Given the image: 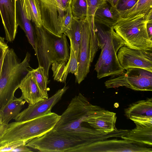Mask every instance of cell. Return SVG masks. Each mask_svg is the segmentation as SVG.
Wrapping results in <instances>:
<instances>
[{
	"instance_id": "obj_27",
	"label": "cell",
	"mask_w": 152,
	"mask_h": 152,
	"mask_svg": "<svg viewBox=\"0 0 152 152\" xmlns=\"http://www.w3.org/2000/svg\"><path fill=\"white\" fill-rule=\"evenodd\" d=\"M70 4L74 18L80 20L86 17L87 6L86 0H71Z\"/></svg>"
},
{
	"instance_id": "obj_11",
	"label": "cell",
	"mask_w": 152,
	"mask_h": 152,
	"mask_svg": "<svg viewBox=\"0 0 152 152\" xmlns=\"http://www.w3.org/2000/svg\"><path fill=\"white\" fill-rule=\"evenodd\" d=\"M117 56L124 70L137 67L152 72V50L133 49L124 45L119 49Z\"/></svg>"
},
{
	"instance_id": "obj_32",
	"label": "cell",
	"mask_w": 152,
	"mask_h": 152,
	"mask_svg": "<svg viewBox=\"0 0 152 152\" xmlns=\"http://www.w3.org/2000/svg\"><path fill=\"white\" fill-rule=\"evenodd\" d=\"M129 119L136 125L152 127V117H131Z\"/></svg>"
},
{
	"instance_id": "obj_8",
	"label": "cell",
	"mask_w": 152,
	"mask_h": 152,
	"mask_svg": "<svg viewBox=\"0 0 152 152\" xmlns=\"http://www.w3.org/2000/svg\"><path fill=\"white\" fill-rule=\"evenodd\" d=\"M85 143L53 129L41 137L30 140L26 145L42 152H67L71 148Z\"/></svg>"
},
{
	"instance_id": "obj_3",
	"label": "cell",
	"mask_w": 152,
	"mask_h": 152,
	"mask_svg": "<svg viewBox=\"0 0 152 152\" xmlns=\"http://www.w3.org/2000/svg\"><path fill=\"white\" fill-rule=\"evenodd\" d=\"M27 52L21 62L14 50L8 48L3 57L0 75V108L14 97V94L31 68Z\"/></svg>"
},
{
	"instance_id": "obj_23",
	"label": "cell",
	"mask_w": 152,
	"mask_h": 152,
	"mask_svg": "<svg viewBox=\"0 0 152 152\" xmlns=\"http://www.w3.org/2000/svg\"><path fill=\"white\" fill-rule=\"evenodd\" d=\"M22 7L26 17L38 27L42 26L41 11L38 0H20Z\"/></svg>"
},
{
	"instance_id": "obj_39",
	"label": "cell",
	"mask_w": 152,
	"mask_h": 152,
	"mask_svg": "<svg viewBox=\"0 0 152 152\" xmlns=\"http://www.w3.org/2000/svg\"><path fill=\"white\" fill-rule=\"evenodd\" d=\"M110 4L113 7H115L119 0H103Z\"/></svg>"
},
{
	"instance_id": "obj_31",
	"label": "cell",
	"mask_w": 152,
	"mask_h": 152,
	"mask_svg": "<svg viewBox=\"0 0 152 152\" xmlns=\"http://www.w3.org/2000/svg\"><path fill=\"white\" fill-rule=\"evenodd\" d=\"M137 1L138 0H119L115 8L119 13L127 10L132 8Z\"/></svg>"
},
{
	"instance_id": "obj_24",
	"label": "cell",
	"mask_w": 152,
	"mask_h": 152,
	"mask_svg": "<svg viewBox=\"0 0 152 152\" xmlns=\"http://www.w3.org/2000/svg\"><path fill=\"white\" fill-rule=\"evenodd\" d=\"M82 23V19L79 20L73 17L71 27L63 33L69 38L70 46L77 58L79 53L81 39Z\"/></svg>"
},
{
	"instance_id": "obj_26",
	"label": "cell",
	"mask_w": 152,
	"mask_h": 152,
	"mask_svg": "<svg viewBox=\"0 0 152 152\" xmlns=\"http://www.w3.org/2000/svg\"><path fill=\"white\" fill-rule=\"evenodd\" d=\"M36 82L40 91L46 99L48 98L47 88L48 78L46 76L44 68L39 66L36 69L31 70Z\"/></svg>"
},
{
	"instance_id": "obj_21",
	"label": "cell",
	"mask_w": 152,
	"mask_h": 152,
	"mask_svg": "<svg viewBox=\"0 0 152 152\" xmlns=\"http://www.w3.org/2000/svg\"><path fill=\"white\" fill-rule=\"evenodd\" d=\"M16 18L18 25L24 32L29 43L35 50V32L31 21L26 17L22 9L20 0H17Z\"/></svg>"
},
{
	"instance_id": "obj_22",
	"label": "cell",
	"mask_w": 152,
	"mask_h": 152,
	"mask_svg": "<svg viewBox=\"0 0 152 152\" xmlns=\"http://www.w3.org/2000/svg\"><path fill=\"white\" fill-rule=\"evenodd\" d=\"M26 101L20 98H14L0 108L2 117V124L7 125L20 112Z\"/></svg>"
},
{
	"instance_id": "obj_37",
	"label": "cell",
	"mask_w": 152,
	"mask_h": 152,
	"mask_svg": "<svg viewBox=\"0 0 152 152\" xmlns=\"http://www.w3.org/2000/svg\"><path fill=\"white\" fill-rule=\"evenodd\" d=\"M70 0H61L64 9L66 11Z\"/></svg>"
},
{
	"instance_id": "obj_19",
	"label": "cell",
	"mask_w": 152,
	"mask_h": 152,
	"mask_svg": "<svg viewBox=\"0 0 152 152\" xmlns=\"http://www.w3.org/2000/svg\"><path fill=\"white\" fill-rule=\"evenodd\" d=\"M124 112L128 119L131 117H152V98L132 103Z\"/></svg>"
},
{
	"instance_id": "obj_38",
	"label": "cell",
	"mask_w": 152,
	"mask_h": 152,
	"mask_svg": "<svg viewBox=\"0 0 152 152\" xmlns=\"http://www.w3.org/2000/svg\"><path fill=\"white\" fill-rule=\"evenodd\" d=\"M7 125L3 124H0V140L4 133Z\"/></svg>"
},
{
	"instance_id": "obj_10",
	"label": "cell",
	"mask_w": 152,
	"mask_h": 152,
	"mask_svg": "<svg viewBox=\"0 0 152 152\" xmlns=\"http://www.w3.org/2000/svg\"><path fill=\"white\" fill-rule=\"evenodd\" d=\"M42 26L50 33L61 37L62 25L66 11L61 0H38Z\"/></svg>"
},
{
	"instance_id": "obj_15",
	"label": "cell",
	"mask_w": 152,
	"mask_h": 152,
	"mask_svg": "<svg viewBox=\"0 0 152 152\" xmlns=\"http://www.w3.org/2000/svg\"><path fill=\"white\" fill-rule=\"evenodd\" d=\"M19 88L22 92L20 99L29 105L34 104L46 99L37 84L31 70H29L23 79Z\"/></svg>"
},
{
	"instance_id": "obj_16",
	"label": "cell",
	"mask_w": 152,
	"mask_h": 152,
	"mask_svg": "<svg viewBox=\"0 0 152 152\" xmlns=\"http://www.w3.org/2000/svg\"><path fill=\"white\" fill-rule=\"evenodd\" d=\"M116 113L107 110L93 115L86 122L96 130L106 134L117 130L115 126Z\"/></svg>"
},
{
	"instance_id": "obj_9",
	"label": "cell",
	"mask_w": 152,
	"mask_h": 152,
	"mask_svg": "<svg viewBox=\"0 0 152 152\" xmlns=\"http://www.w3.org/2000/svg\"><path fill=\"white\" fill-rule=\"evenodd\" d=\"M152 152L151 148L125 139L99 140L83 143L74 147L68 152Z\"/></svg>"
},
{
	"instance_id": "obj_36",
	"label": "cell",
	"mask_w": 152,
	"mask_h": 152,
	"mask_svg": "<svg viewBox=\"0 0 152 152\" xmlns=\"http://www.w3.org/2000/svg\"><path fill=\"white\" fill-rule=\"evenodd\" d=\"M26 145H23L19 146L17 148L12 150L11 152H33L31 149L29 148Z\"/></svg>"
},
{
	"instance_id": "obj_20",
	"label": "cell",
	"mask_w": 152,
	"mask_h": 152,
	"mask_svg": "<svg viewBox=\"0 0 152 152\" xmlns=\"http://www.w3.org/2000/svg\"><path fill=\"white\" fill-rule=\"evenodd\" d=\"M52 48L55 61L66 62L69 60L70 52L66 35L63 34L61 37L52 35Z\"/></svg>"
},
{
	"instance_id": "obj_1",
	"label": "cell",
	"mask_w": 152,
	"mask_h": 152,
	"mask_svg": "<svg viewBox=\"0 0 152 152\" xmlns=\"http://www.w3.org/2000/svg\"><path fill=\"white\" fill-rule=\"evenodd\" d=\"M105 110L91 104L80 93L72 98L66 110L53 129L75 139L91 143L107 139L110 133L103 134L93 128L83 125L90 117Z\"/></svg>"
},
{
	"instance_id": "obj_34",
	"label": "cell",
	"mask_w": 152,
	"mask_h": 152,
	"mask_svg": "<svg viewBox=\"0 0 152 152\" xmlns=\"http://www.w3.org/2000/svg\"><path fill=\"white\" fill-rule=\"evenodd\" d=\"M4 40V37L0 36V61L4 56L6 50L9 48Z\"/></svg>"
},
{
	"instance_id": "obj_25",
	"label": "cell",
	"mask_w": 152,
	"mask_h": 152,
	"mask_svg": "<svg viewBox=\"0 0 152 152\" xmlns=\"http://www.w3.org/2000/svg\"><path fill=\"white\" fill-rule=\"evenodd\" d=\"M152 9V0H138L130 9L119 13L121 17L126 18L147 13Z\"/></svg>"
},
{
	"instance_id": "obj_18",
	"label": "cell",
	"mask_w": 152,
	"mask_h": 152,
	"mask_svg": "<svg viewBox=\"0 0 152 152\" xmlns=\"http://www.w3.org/2000/svg\"><path fill=\"white\" fill-rule=\"evenodd\" d=\"M136 125L135 128L128 130L121 138L152 147V127Z\"/></svg>"
},
{
	"instance_id": "obj_41",
	"label": "cell",
	"mask_w": 152,
	"mask_h": 152,
	"mask_svg": "<svg viewBox=\"0 0 152 152\" xmlns=\"http://www.w3.org/2000/svg\"><path fill=\"white\" fill-rule=\"evenodd\" d=\"M2 123V117L1 114L0 112V124Z\"/></svg>"
},
{
	"instance_id": "obj_5",
	"label": "cell",
	"mask_w": 152,
	"mask_h": 152,
	"mask_svg": "<svg viewBox=\"0 0 152 152\" xmlns=\"http://www.w3.org/2000/svg\"><path fill=\"white\" fill-rule=\"evenodd\" d=\"M146 22L144 14L121 17L113 28L126 46L133 49L152 50V40L147 32Z\"/></svg>"
},
{
	"instance_id": "obj_2",
	"label": "cell",
	"mask_w": 152,
	"mask_h": 152,
	"mask_svg": "<svg viewBox=\"0 0 152 152\" xmlns=\"http://www.w3.org/2000/svg\"><path fill=\"white\" fill-rule=\"evenodd\" d=\"M94 27L101 50L95 66L97 78L100 79L121 75L124 70L119 63L117 54L119 49L124 45V41L113 27L110 28L95 23Z\"/></svg>"
},
{
	"instance_id": "obj_7",
	"label": "cell",
	"mask_w": 152,
	"mask_h": 152,
	"mask_svg": "<svg viewBox=\"0 0 152 152\" xmlns=\"http://www.w3.org/2000/svg\"><path fill=\"white\" fill-rule=\"evenodd\" d=\"M126 70L125 73L106 81V87L108 88L124 86L134 91H152V72L137 67L129 68Z\"/></svg>"
},
{
	"instance_id": "obj_30",
	"label": "cell",
	"mask_w": 152,
	"mask_h": 152,
	"mask_svg": "<svg viewBox=\"0 0 152 152\" xmlns=\"http://www.w3.org/2000/svg\"><path fill=\"white\" fill-rule=\"evenodd\" d=\"M71 1L70 0L63 21L61 31L62 34L70 28L72 22L73 16L70 4Z\"/></svg>"
},
{
	"instance_id": "obj_28",
	"label": "cell",
	"mask_w": 152,
	"mask_h": 152,
	"mask_svg": "<svg viewBox=\"0 0 152 152\" xmlns=\"http://www.w3.org/2000/svg\"><path fill=\"white\" fill-rule=\"evenodd\" d=\"M87 6V15L86 18L90 26L94 28V16L95 13L98 7L104 1L103 0H86Z\"/></svg>"
},
{
	"instance_id": "obj_6",
	"label": "cell",
	"mask_w": 152,
	"mask_h": 152,
	"mask_svg": "<svg viewBox=\"0 0 152 152\" xmlns=\"http://www.w3.org/2000/svg\"><path fill=\"white\" fill-rule=\"evenodd\" d=\"M99 47L95 29H92L86 18L82 19V36L78 55L77 74L76 78L80 84L90 71L92 62Z\"/></svg>"
},
{
	"instance_id": "obj_14",
	"label": "cell",
	"mask_w": 152,
	"mask_h": 152,
	"mask_svg": "<svg viewBox=\"0 0 152 152\" xmlns=\"http://www.w3.org/2000/svg\"><path fill=\"white\" fill-rule=\"evenodd\" d=\"M17 0H0V14L5 34L6 39L12 42L15 39L18 25L16 18Z\"/></svg>"
},
{
	"instance_id": "obj_4",
	"label": "cell",
	"mask_w": 152,
	"mask_h": 152,
	"mask_svg": "<svg viewBox=\"0 0 152 152\" xmlns=\"http://www.w3.org/2000/svg\"><path fill=\"white\" fill-rule=\"evenodd\" d=\"M61 115L51 113L28 121L7 125L0 140V146L15 142L30 140L41 137L52 130Z\"/></svg>"
},
{
	"instance_id": "obj_33",
	"label": "cell",
	"mask_w": 152,
	"mask_h": 152,
	"mask_svg": "<svg viewBox=\"0 0 152 152\" xmlns=\"http://www.w3.org/2000/svg\"><path fill=\"white\" fill-rule=\"evenodd\" d=\"M26 141H20L10 143L0 146V152H11L13 149L20 145L26 144Z\"/></svg>"
},
{
	"instance_id": "obj_35",
	"label": "cell",
	"mask_w": 152,
	"mask_h": 152,
	"mask_svg": "<svg viewBox=\"0 0 152 152\" xmlns=\"http://www.w3.org/2000/svg\"><path fill=\"white\" fill-rule=\"evenodd\" d=\"M146 29L148 36L150 39H152V18H149L146 19Z\"/></svg>"
},
{
	"instance_id": "obj_40",
	"label": "cell",
	"mask_w": 152,
	"mask_h": 152,
	"mask_svg": "<svg viewBox=\"0 0 152 152\" xmlns=\"http://www.w3.org/2000/svg\"><path fill=\"white\" fill-rule=\"evenodd\" d=\"M4 55L3 56V57L2 58H1V60L0 61V74H1V71L2 63V62H3V60Z\"/></svg>"
},
{
	"instance_id": "obj_29",
	"label": "cell",
	"mask_w": 152,
	"mask_h": 152,
	"mask_svg": "<svg viewBox=\"0 0 152 152\" xmlns=\"http://www.w3.org/2000/svg\"><path fill=\"white\" fill-rule=\"evenodd\" d=\"M69 58L67 62L63 61V65L66 74L68 75L71 73L75 75L76 78L77 74L78 63L77 58L72 48L70 46Z\"/></svg>"
},
{
	"instance_id": "obj_12",
	"label": "cell",
	"mask_w": 152,
	"mask_h": 152,
	"mask_svg": "<svg viewBox=\"0 0 152 152\" xmlns=\"http://www.w3.org/2000/svg\"><path fill=\"white\" fill-rule=\"evenodd\" d=\"M35 50L39 66L43 67L48 78L50 68L55 62L52 48L53 34L49 32L42 26L38 27L35 26Z\"/></svg>"
},
{
	"instance_id": "obj_17",
	"label": "cell",
	"mask_w": 152,
	"mask_h": 152,
	"mask_svg": "<svg viewBox=\"0 0 152 152\" xmlns=\"http://www.w3.org/2000/svg\"><path fill=\"white\" fill-rule=\"evenodd\" d=\"M121 18L115 7L104 1L95 11L94 23L111 28L113 27Z\"/></svg>"
},
{
	"instance_id": "obj_13",
	"label": "cell",
	"mask_w": 152,
	"mask_h": 152,
	"mask_svg": "<svg viewBox=\"0 0 152 152\" xmlns=\"http://www.w3.org/2000/svg\"><path fill=\"white\" fill-rule=\"evenodd\" d=\"M68 88L65 86L52 96L28 107L20 112L14 119L16 122L23 121L37 118L51 113L53 106L61 99Z\"/></svg>"
}]
</instances>
